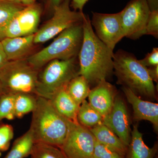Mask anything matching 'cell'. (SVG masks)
<instances>
[{
  "label": "cell",
  "mask_w": 158,
  "mask_h": 158,
  "mask_svg": "<svg viewBox=\"0 0 158 158\" xmlns=\"http://www.w3.org/2000/svg\"><path fill=\"white\" fill-rule=\"evenodd\" d=\"M103 124L112 130L128 147L131 133L130 119L126 105L121 98L116 97L112 110L103 117Z\"/></svg>",
  "instance_id": "obj_11"
},
{
  "label": "cell",
  "mask_w": 158,
  "mask_h": 158,
  "mask_svg": "<svg viewBox=\"0 0 158 158\" xmlns=\"http://www.w3.org/2000/svg\"><path fill=\"white\" fill-rule=\"evenodd\" d=\"M1 156H2V152H0V157Z\"/></svg>",
  "instance_id": "obj_39"
},
{
  "label": "cell",
  "mask_w": 158,
  "mask_h": 158,
  "mask_svg": "<svg viewBox=\"0 0 158 158\" xmlns=\"http://www.w3.org/2000/svg\"><path fill=\"white\" fill-rule=\"evenodd\" d=\"M88 1L89 0H72L70 6L75 11L79 10V11L83 12L82 11L84 6Z\"/></svg>",
  "instance_id": "obj_31"
},
{
  "label": "cell",
  "mask_w": 158,
  "mask_h": 158,
  "mask_svg": "<svg viewBox=\"0 0 158 158\" xmlns=\"http://www.w3.org/2000/svg\"><path fill=\"white\" fill-rule=\"evenodd\" d=\"M77 57L66 60L55 59L48 63L38 74L36 95L50 99L54 94L79 75L80 67Z\"/></svg>",
  "instance_id": "obj_5"
},
{
  "label": "cell",
  "mask_w": 158,
  "mask_h": 158,
  "mask_svg": "<svg viewBox=\"0 0 158 158\" xmlns=\"http://www.w3.org/2000/svg\"><path fill=\"white\" fill-rule=\"evenodd\" d=\"M15 94L4 93L0 97V122L4 119L12 120L15 118Z\"/></svg>",
  "instance_id": "obj_25"
},
{
  "label": "cell",
  "mask_w": 158,
  "mask_h": 158,
  "mask_svg": "<svg viewBox=\"0 0 158 158\" xmlns=\"http://www.w3.org/2000/svg\"><path fill=\"white\" fill-rule=\"evenodd\" d=\"M15 15L6 28L4 34V38L18 37L24 36L22 30L20 27Z\"/></svg>",
  "instance_id": "obj_29"
},
{
  "label": "cell",
  "mask_w": 158,
  "mask_h": 158,
  "mask_svg": "<svg viewBox=\"0 0 158 158\" xmlns=\"http://www.w3.org/2000/svg\"><path fill=\"white\" fill-rule=\"evenodd\" d=\"M35 141L29 129L14 141L10 151L4 158H25L31 155Z\"/></svg>",
  "instance_id": "obj_19"
},
{
  "label": "cell",
  "mask_w": 158,
  "mask_h": 158,
  "mask_svg": "<svg viewBox=\"0 0 158 158\" xmlns=\"http://www.w3.org/2000/svg\"><path fill=\"white\" fill-rule=\"evenodd\" d=\"M62 1H63V0H62Z\"/></svg>",
  "instance_id": "obj_40"
},
{
  "label": "cell",
  "mask_w": 158,
  "mask_h": 158,
  "mask_svg": "<svg viewBox=\"0 0 158 158\" xmlns=\"http://www.w3.org/2000/svg\"><path fill=\"white\" fill-rule=\"evenodd\" d=\"M36 0H20L21 4L23 6H28L35 4Z\"/></svg>",
  "instance_id": "obj_36"
},
{
  "label": "cell",
  "mask_w": 158,
  "mask_h": 158,
  "mask_svg": "<svg viewBox=\"0 0 158 158\" xmlns=\"http://www.w3.org/2000/svg\"><path fill=\"white\" fill-rule=\"evenodd\" d=\"M69 121L55 110L49 100L37 96L30 128L35 143H46L60 148L68 133Z\"/></svg>",
  "instance_id": "obj_3"
},
{
  "label": "cell",
  "mask_w": 158,
  "mask_h": 158,
  "mask_svg": "<svg viewBox=\"0 0 158 158\" xmlns=\"http://www.w3.org/2000/svg\"><path fill=\"white\" fill-rule=\"evenodd\" d=\"M66 89L69 95L79 106L88 97L91 90L87 79L80 75L69 82Z\"/></svg>",
  "instance_id": "obj_20"
},
{
  "label": "cell",
  "mask_w": 158,
  "mask_h": 158,
  "mask_svg": "<svg viewBox=\"0 0 158 158\" xmlns=\"http://www.w3.org/2000/svg\"><path fill=\"white\" fill-rule=\"evenodd\" d=\"M38 74V70L33 67L27 59L8 61L0 68V82L3 92L36 95Z\"/></svg>",
  "instance_id": "obj_6"
},
{
  "label": "cell",
  "mask_w": 158,
  "mask_h": 158,
  "mask_svg": "<svg viewBox=\"0 0 158 158\" xmlns=\"http://www.w3.org/2000/svg\"><path fill=\"white\" fill-rule=\"evenodd\" d=\"M142 65L146 67L158 65V48H154L151 52L148 53L144 59L139 60Z\"/></svg>",
  "instance_id": "obj_30"
},
{
  "label": "cell",
  "mask_w": 158,
  "mask_h": 158,
  "mask_svg": "<svg viewBox=\"0 0 158 158\" xmlns=\"http://www.w3.org/2000/svg\"><path fill=\"white\" fill-rule=\"evenodd\" d=\"M35 34L15 37H5L1 40L8 61L23 59L33 47Z\"/></svg>",
  "instance_id": "obj_14"
},
{
  "label": "cell",
  "mask_w": 158,
  "mask_h": 158,
  "mask_svg": "<svg viewBox=\"0 0 158 158\" xmlns=\"http://www.w3.org/2000/svg\"><path fill=\"white\" fill-rule=\"evenodd\" d=\"M82 23L62 31L49 45L27 58V62L39 70L55 59L66 60L77 56L83 41Z\"/></svg>",
  "instance_id": "obj_4"
},
{
  "label": "cell",
  "mask_w": 158,
  "mask_h": 158,
  "mask_svg": "<svg viewBox=\"0 0 158 158\" xmlns=\"http://www.w3.org/2000/svg\"><path fill=\"white\" fill-rule=\"evenodd\" d=\"M82 24L83 41L78 56L79 75L85 77L90 85L95 87L113 73L114 53L96 36L86 15Z\"/></svg>",
  "instance_id": "obj_1"
},
{
  "label": "cell",
  "mask_w": 158,
  "mask_h": 158,
  "mask_svg": "<svg viewBox=\"0 0 158 158\" xmlns=\"http://www.w3.org/2000/svg\"><path fill=\"white\" fill-rule=\"evenodd\" d=\"M95 141L89 128L69 120L67 135L59 148L66 158H93Z\"/></svg>",
  "instance_id": "obj_8"
},
{
  "label": "cell",
  "mask_w": 158,
  "mask_h": 158,
  "mask_svg": "<svg viewBox=\"0 0 158 158\" xmlns=\"http://www.w3.org/2000/svg\"><path fill=\"white\" fill-rule=\"evenodd\" d=\"M121 13L124 37L135 40L143 36L151 13L146 0H131Z\"/></svg>",
  "instance_id": "obj_9"
},
{
  "label": "cell",
  "mask_w": 158,
  "mask_h": 158,
  "mask_svg": "<svg viewBox=\"0 0 158 158\" xmlns=\"http://www.w3.org/2000/svg\"><path fill=\"white\" fill-rule=\"evenodd\" d=\"M127 102L131 105L134 111V118L137 121L144 120L152 124L156 132L158 131V104L142 99L128 88L123 87Z\"/></svg>",
  "instance_id": "obj_13"
},
{
  "label": "cell",
  "mask_w": 158,
  "mask_h": 158,
  "mask_svg": "<svg viewBox=\"0 0 158 158\" xmlns=\"http://www.w3.org/2000/svg\"><path fill=\"white\" fill-rule=\"evenodd\" d=\"M116 96L115 86L104 80L90 90L88 98L89 104L103 118L112 110Z\"/></svg>",
  "instance_id": "obj_12"
},
{
  "label": "cell",
  "mask_w": 158,
  "mask_h": 158,
  "mask_svg": "<svg viewBox=\"0 0 158 158\" xmlns=\"http://www.w3.org/2000/svg\"><path fill=\"white\" fill-rule=\"evenodd\" d=\"M23 6L18 3L0 1V40L4 38L6 28L15 15L24 8Z\"/></svg>",
  "instance_id": "obj_23"
},
{
  "label": "cell",
  "mask_w": 158,
  "mask_h": 158,
  "mask_svg": "<svg viewBox=\"0 0 158 158\" xmlns=\"http://www.w3.org/2000/svg\"><path fill=\"white\" fill-rule=\"evenodd\" d=\"M52 17L34 35V43H44L79 23H82L85 14L83 12L72 10L70 0H63L53 8Z\"/></svg>",
  "instance_id": "obj_7"
},
{
  "label": "cell",
  "mask_w": 158,
  "mask_h": 158,
  "mask_svg": "<svg viewBox=\"0 0 158 158\" xmlns=\"http://www.w3.org/2000/svg\"><path fill=\"white\" fill-rule=\"evenodd\" d=\"M49 4L52 9H53L54 7L58 6L62 2V0H48Z\"/></svg>",
  "instance_id": "obj_35"
},
{
  "label": "cell",
  "mask_w": 158,
  "mask_h": 158,
  "mask_svg": "<svg viewBox=\"0 0 158 158\" xmlns=\"http://www.w3.org/2000/svg\"><path fill=\"white\" fill-rule=\"evenodd\" d=\"M37 96L29 93H20L15 94V117L21 118L34 111L37 104Z\"/></svg>",
  "instance_id": "obj_22"
},
{
  "label": "cell",
  "mask_w": 158,
  "mask_h": 158,
  "mask_svg": "<svg viewBox=\"0 0 158 158\" xmlns=\"http://www.w3.org/2000/svg\"><path fill=\"white\" fill-rule=\"evenodd\" d=\"M66 87L59 89L54 94L50 101L60 115L70 121L78 122L77 116L80 106L69 95Z\"/></svg>",
  "instance_id": "obj_15"
},
{
  "label": "cell",
  "mask_w": 158,
  "mask_h": 158,
  "mask_svg": "<svg viewBox=\"0 0 158 158\" xmlns=\"http://www.w3.org/2000/svg\"><path fill=\"white\" fill-rule=\"evenodd\" d=\"M41 15V9L34 4L26 6L15 15L24 36L35 34L37 32Z\"/></svg>",
  "instance_id": "obj_17"
},
{
  "label": "cell",
  "mask_w": 158,
  "mask_h": 158,
  "mask_svg": "<svg viewBox=\"0 0 158 158\" xmlns=\"http://www.w3.org/2000/svg\"><path fill=\"white\" fill-rule=\"evenodd\" d=\"M96 141L123 156H126L127 147L112 130L101 124L89 128Z\"/></svg>",
  "instance_id": "obj_16"
},
{
  "label": "cell",
  "mask_w": 158,
  "mask_h": 158,
  "mask_svg": "<svg viewBox=\"0 0 158 158\" xmlns=\"http://www.w3.org/2000/svg\"><path fill=\"white\" fill-rule=\"evenodd\" d=\"M1 40H0V68L2 67L3 65H5L9 61L7 59L6 54L3 49Z\"/></svg>",
  "instance_id": "obj_33"
},
{
  "label": "cell",
  "mask_w": 158,
  "mask_h": 158,
  "mask_svg": "<svg viewBox=\"0 0 158 158\" xmlns=\"http://www.w3.org/2000/svg\"><path fill=\"white\" fill-rule=\"evenodd\" d=\"M156 145L150 148L144 143L143 135L135 125L131 133V139L127 147L126 158H154L157 152Z\"/></svg>",
  "instance_id": "obj_18"
},
{
  "label": "cell",
  "mask_w": 158,
  "mask_h": 158,
  "mask_svg": "<svg viewBox=\"0 0 158 158\" xmlns=\"http://www.w3.org/2000/svg\"><path fill=\"white\" fill-rule=\"evenodd\" d=\"M124 156L95 141L93 158H124Z\"/></svg>",
  "instance_id": "obj_27"
},
{
  "label": "cell",
  "mask_w": 158,
  "mask_h": 158,
  "mask_svg": "<svg viewBox=\"0 0 158 158\" xmlns=\"http://www.w3.org/2000/svg\"><path fill=\"white\" fill-rule=\"evenodd\" d=\"M150 77L153 81L157 83L158 81V65L147 67Z\"/></svg>",
  "instance_id": "obj_32"
},
{
  "label": "cell",
  "mask_w": 158,
  "mask_h": 158,
  "mask_svg": "<svg viewBox=\"0 0 158 158\" xmlns=\"http://www.w3.org/2000/svg\"><path fill=\"white\" fill-rule=\"evenodd\" d=\"M113 72L118 84L128 88L141 98L149 101L156 99V89L147 68L135 55L119 50L113 54Z\"/></svg>",
  "instance_id": "obj_2"
},
{
  "label": "cell",
  "mask_w": 158,
  "mask_h": 158,
  "mask_svg": "<svg viewBox=\"0 0 158 158\" xmlns=\"http://www.w3.org/2000/svg\"><path fill=\"white\" fill-rule=\"evenodd\" d=\"M14 137V130L11 125H0V152L9 149L11 140Z\"/></svg>",
  "instance_id": "obj_26"
},
{
  "label": "cell",
  "mask_w": 158,
  "mask_h": 158,
  "mask_svg": "<svg viewBox=\"0 0 158 158\" xmlns=\"http://www.w3.org/2000/svg\"><path fill=\"white\" fill-rule=\"evenodd\" d=\"M151 11L158 10V0H146Z\"/></svg>",
  "instance_id": "obj_34"
},
{
  "label": "cell",
  "mask_w": 158,
  "mask_h": 158,
  "mask_svg": "<svg viewBox=\"0 0 158 158\" xmlns=\"http://www.w3.org/2000/svg\"><path fill=\"white\" fill-rule=\"evenodd\" d=\"M92 27L99 39L113 51L116 44L124 37L121 11L113 14L92 12Z\"/></svg>",
  "instance_id": "obj_10"
},
{
  "label": "cell",
  "mask_w": 158,
  "mask_h": 158,
  "mask_svg": "<svg viewBox=\"0 0 158 158\" xmlns=\"http://www.w3.org/2000/svg\"><path fill=\"white\" fill-rule=\"evenodd\" d=\"M144 35H152L155 38H158V10L151 11L144 29Z\"/></svg>",
  "instance_id": "obj_28"
},
{
  "label": "cell",
  "mask_w": 158,
  "mask_h": 158,
  "mask_svg": "<svg viewBox=\"0 0 158 158\" xmlns=\"http://www.w3.org/2000/svg\"><path fill=\"white\" fill-rule=\"evenodd\" d=\"M3 93L4 92H3L2 87V85H1V82H0V97L3 94Z\"/></svg>",
  "instance_id": "obj_38"
},
{
  "label": "cell",
  "mask_w": 158,
  "mask_h": 158,
  "mask_svg": "<svg viewBox=\"0 0 158 158\" xmlns=\"http://www.w3.org/2000/svg\"><path fill=\"white\" fill-rule=\"evenodd\" d=\"M0 1H5V2H11L21 4L20 0H0Z\"/></svg>",
  "instance_id": "obj_37"
},
{
  "label": "cell",
  "mask_w": 158,
  "mask_h": 158,
  "mask_svg": "<svg viewBox=\"0 0 158 158\" xmlns=\"http://www.w3.org/2000/svg\"><path fill=\"white\" fill-rule=\"evenodd\" d=\"M31 155V158H66L59 148L41 142L34 143Z\"/></svg>",
  "instance_id": "obj_24"
},
{
  "label": "cell",
  "mask_w": 158,
  "mask_h": 158,
  "mask_svg": "<svg viewBox=\"0 0 158 158\" xmlns=\"http://www.w3.org/2000/svg\"><path fill=\"white\" fill-rule=\"evenodd\" d=\"M77 118L80 124L88 128L102 124L103 119L102 115L86 100L79 107Z\"/></svg>",
  "instance_id": "obj_21"
}]
</instances>
